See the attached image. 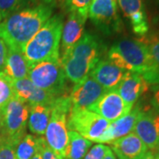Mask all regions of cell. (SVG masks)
<instances>
[{"label":"cell","mask_w":159,"mask_h":159,"mask_svg":"<svg viewBox=\"0 0 159 159\" xmlns=\"http://www.w3.org/2000/svg\"><path fill=\"white\" fill-rule=\"evenodd\" d=\"M157 4L159 5V0H157Z\"/></svg>","instance_id":"obj_41"},{"label":"cell","mask_w":159,"mask_h":159,"mask_svg":"<svg viewBox=\"0 0 159 159\" xmlns=\"http://www.w3.org/2000/svg\"><path fill=\"white\" fill-rule=\"evenodd\" d=\"M65 1H66V0H64V2H65Z\"/></svg>","instance_id":"obj_42"},{"label":"cell","mask_w":159,"mask_h":159,"mask_svg":"<svg viewBox=\"0 0 159 159\" xmlns=\"http://www.w3.org/2000/svg\"><path fill=\"white\" fill-rule=\"evenodd\" d=\"M111 122L86 109L71 107L66 118L68 131H74L92 142H96Z\"/></svg>","instance_id":"obj_8"},{"label":"cell","mask_w":159,"mask_h":159,"mask_svg":"<svg viewBox=\"0 0 159 159\" xmlns=\"http://www.w3.org/2000/svg\"><path fill=\"white\" fill-rule=\"evenodd\" d=\"M141 109L139 107L132 109L129 113L121 117L120 119L111 122L108 128L97 142V143H111L121 137L125 136L134 131L136 120L140 115Z\"/></svg>","instance_id":"obj_18"},{"label":"cell","mask_w":159,"mask_h":159,"mask_svg":"<svg viewBox=\"0 0 159 159\" xmlns=\"http://www.w3.org/2000/svg\"><path fill=\"white\" fill-rule=\"evenodd\" d=\"M14 152L16 159H32L35 154L38 153L37 137L31 134H25L15 146Z\"/></svg>","instance_id":"obj_23"},{"label":"cell","mask_w":159,"mask_h":159,"mask_svg":"<svg viewBox=\"0 0 159 159\" xmlns=\"http://www.w3.org/2000/svg\"><path fill=\"white\" fill-rule=\"evenodd\" d=\"M119 8L131 24L133 32L144 36L148 32V16L143 0H117Z\"/></svg>","instance_id":"obj_15"},{"label":"cell","mask_w":159,"mask_h":159,"mask_svg":"<svg viewBox=\"0 0 159 159\" xmlns=\"http://www.w3.org/2000/svg\"><path fill=\"white\" fill-rule=\"evenodd\" d=\"M88 18L80 15L78 12L72 11L66 24L64 25L61 35V48L59 49V58L63 59L70 53L74 47L82 37L85 22Z\"/></svg>","instance_id":"obj_13"},{"label":"cell","mask_w":159,"mask_h":159,"mask_svg":"<svg viewBox=\"0 0 159 159\" xmlns=\"http://www.w3.org/2000/svg\"><path fill=\"white\" fill-rule=\"evenodd\" d=\"M2 20H3V18H2V16H1V14H0V22L2 21Z\"/></svg>","instance_id":"obj_40"},{"label":"cell","mask_w":159,"mask_h":159,"mask_svg":"<svg viewBox=\"0 0 159 159\" xmlns=\"http://www.w3.org/2000/svg\"><path fill=\"white\" fill-rule=\"evenodd\" d=\"M144 43L148 46V51L150 52L151 56L154 58V60L159 66V39H157V38L149 39L147 41V43Z\"/></svg>","instance_id":"obj_30"},{"label":"cell","mask_w":159,"mask_h":159,"mask_svg":"<svg viewBox=\"0 0 159 159\" xmlns=\"http://www.w3.org/2000/svg\"><path fill=\"white\" fill-rule=\"evenodd\" d=\"M133 106L127 104L117 90L107 91L89 111L101 116L109 122H113L129 113Z\"/></svg>","instance_id":"obj_10"},{"label":"cell","mask_w":159,"mask_h":159,"mask_svg":"<svg viewBox=\"0 0 159 159\" xmlns=\"http://www.w3.org/2000/svg\"><path fill=\"white\" fill-rule=\"evenodd\" d=\"M103 159H117V157H115V155H114V153L112 152V150H111V148H109V150L107 151V153L105 154Z\"/></svg>","instance_id":"obj_35"},{"label":"cell","mask_w":159,"mask_h":159,"mask_svg":"<svg viewBox=\"0 0 159 159\" xmlns=\"http://www.w3.org/2000/svg\"><path fill=\"white\" fill-rule=\"evenodd\" d=\"M29 105L15 96L1 111V134L3 141L16 146L25 136L28 125Z\"/></svg>","instance_id":"obj_6"},{"label":"cell","mask_w":159,"mask_h":159,"mask_svg":"<svg viewBox=\"0 0 159 159\" xmlns=\"http://www.w3.org/2000/svg\"><path fill=\"white\" fill-rule=\"evenodd\" d=\"M29 66L26 61L23 52L17 49L7 47L6 67L4 74L11 80L28 78Z\"/></svg>","instance_id":"obj_20"},{"label":"cell","mask_w":159,"mask_h":159,"mask_svg":"<svg viewBox=\"0 0 159 159\" xmlns=\"http://www.w3.org/2000/svg\"><path fill=\"white\" fill-rule=\"evenodd\" d=\"M152 104L154 108L156 109L157 112L159 114V89L155 92L153 98H152Z\"/></svg>","instance_id":"obj_32"},{"label":"cell","mask_w":159,"mask_h":159,"mask_svg":"<svg viewBox=\"0 0 159 159\" xmlns=\"http://www.w3.org/2000/svg\"><path fill=\"white\" fill-rule=\"evenodd\" d=\"M51 107L47 105L36 104L29 106V130L36 135H43L45 134L49 120L51 118Z\"/></svg>","instance_id":"obj_21"},{"label":"cell","mask_w":159,"mask_h":159,"mask_svg":"<svg viewBox=\"0 0 159 159\" xmlns=\"http://www.w3.org/2000/svg\"><path fill=\"white\" fill-rule=\"evenodd\" d=\"M110 145V148L118 159H140L148 152L147 146L134 132L114 141Z\"/></svg>","instance_id":"obj_17"},{"label":"cell","mask_w":159,"mask_h":159,"mask_svg":"<svg viewBox=\"0 0 159 159\" xmlns=\"http://www.w3.org/2000/svg\"><path fill=\"white\" fill-rule=\"evenodd\" d=\"M11 80L15 97L29 106L42 104L51 107L57 98L36 87L29 78Z\"/></svg>","instance_id":"obj_12"},{"label":"cell","mask_w":159,"mask_h":159,"mask_svg":"<svg viewBox=\"0 0 159 159\" xmlns=\"http://www.w3.org/2000/svg\"><path fill=\"white\" fill-rule=\"evenodd\" d=\"M0 131H1V112H0Z\"/></svg>","instance_id":"obj_39"},{"label":"cell","mask_w":159,"mask_h":159,"mask_svg":"<svg viewBox=\"0 0 159 159\" xmlns=\"http://www.w3.org/2000/svg\"><path fill=\"white\" fill-rule=\"evenodd\" d=\"M63 27L62 16H51L26 44L22 52L29 67L44 61H60L59 49Z\"/></svg>","instance_id":"obj_4"},{"label":"cell","mask_w":159,"mask_h":159,"mask_svg":"<svg viewBox=\"0 0 159 159\" xmlns=\"http://www.w3.org/2000/svg\"><path fill=\"white\" fill-rule=\"evenodd\" d=\"M32 159H42L41 158V156L39 155V153H36L34 155V157H32Z\"/></svg>","instance_id":"obj_36"},{"label":"cell","mask_w":159,"mask_h":159,"mask_svg":"<svg viewBox=\"0 0 159 159\" xmlns=\"http://www.w3.org/2000/svg\"><path fill=\"white\" fill-rule=\"evenodd\" d=\"M154 151H155V152L159 156V142H158V144H157V148H156V149H155Z\"/></svg>","instance_id":"obj_37"},{"label":"cell","mask_w":159,"mask_h":159,"mask_svg":"<svg viewBox=\"0 0 159 159\" xmlns=\"http://www.w3.org/2000/svg\"><path fill=\"white\" fill-rule=\"evenodd\" d=\"M88 18L103 34H113L122 29L117 0H92Z\"/></svg>","instance_id":"obj_9"},{"label":"cell","mask_w":159,"mask_h":159,"mask_svg":"<svg viewBox=\"0 0 159 159\" xmlns=\"http://www.w3.org/2000/svg\"><path fill=\"white\" fill-rule=\"evenodd\" d=\"M52 6L38 4L17 11L0 22V37L8 48L23 51L26 44L51 17Z\"/></svg>","instance_id":"obj_1"},{"label":"cell","mask_w":159,"mask_h":159,"mask_svg":"<svg viewBox=\"0 0 159 159\" xmlns=\"http://www.w3.org/2000/svg\"><path fill=\"white\" fill-rule=\"evenodd\" d=\"M109 148L110 147L108 146L98 143L97 145H94L90 149H89L83 159H103Z\"/></svg>","instance_id":"obj_27"},{"label":"cell","mask_w":159,"mask_h":159,"mask_svg":"<svg viewBox=\"0 0 159 159\" xmlns=\"http://www.w3.org/2000/svg\"><path fill=\"white\" fill-rule=\"evenodd\" d=\"M14 96L11 79L4 73L0 74V112Z\"/></svg>","instance_id":"obj_24"},{"label":"cell","mask_w":159,"mask_h":159,"mask_svg":"<svg viewBox=\"0 0 159 159\" xmlns=\"http://www.w3.org/2000/svg\"><path fill=\"white\" fill-rule=\"evenodd\" d=\"M13 144L3 141L0 144V159H16Z\"/></svg>","instance_id":"obj_29"},{"label":"cell","mask_w":159,"mask_h":159,"mask_svg":"<svg viewBox=\"0 0 159 159\" xmlns=\"http://www.w3.org/2000/svg\"><path fill=\"white\" fill-rule=\"evenodd\" d=\"M101 53L102 42L97 35L85 32L68 55L60 59L66 79L77 84L89 76L101 60Z\"/></svg>","instance_id":"obj_3"},{"label":"cell","mask_w":159,"mask_h":159,"mask_svg":"<svg viewBox=\"0 0 159 159\" xmlns=\"http://www.w3.org/2000/svg\"><path fill=\"white\" fill-rule=\"evenodd\" d=\"M127 72L119 68L109 59L100 60L89 76L106 91L116 90Z\"/></svg>","instance_id":"obj_16"},{"label":"cell","mask_w":159,"mask_h":159,"mask_svg":"<svg viewBox=\"0 0 159 159\" xmlns=\"http://www.w3.org/2000/svg\"><path fill=\"white\" fill-rule=\"evenodd\" d=\"M108 59L119 68L141 75L148 85L159 84V66L142 41L119 40L109 50Z\"/></svg>","instance_id":"obj_2"},{"label":"cell","mask_w":159,"mask_h":159,"mask_svg":"<svg viewBox=\"0 0 159 159\" xmlns=\"http://www.w3.org/2000/svg\"><path fill=\"white\" fill-rule=\"evenodd\" d=\"M7 46L3 39L0 37V74H3L6 67Z\"/></svg>","instance_id":"obj_31"},{"label":"cell","mask_w":159,"mask_h":159,"mask_svg":"<svg viewBox=\"0 0 159 159\" xmlns=\"http://www.w3.org/2000/svg\"><path fill=\"white\" fill-rule=\"evenodd\" d=\"M35 1L40 2V5H46V6H50L53 7L57 0H35Z\"/></svg>","instance_id":"obj_34"},{"label":"cell","mask_w":159,"mask_h":159,"mask_svg":"<svg viewBox=\"0 0 159 159\" xmlns=\"http://www.w3.org/2000/svg\"><path fill=\"white\" fill-rule=\"evenodd\" d=\"M28 78L36 87L56 97L66 89V77L60 61H44L30 66Z\"/></svg>","instance_id":"obj_7"},{"label":"cell","mask_w":159,"mask_h":159,"mask_svg":"<svg viewBox=\"0 0 159 159\" xmlns=\"http://www.w3.org/2000/svg\"><path fill=\"white\" fill-rule=\"evenodd\" d=\"M71 107L70 97L66 96L57 97L51 106V118L44 134L47 145L60 159H65L68 145L66 118Z\"/></svg>","instance_id":"obj_5"},{"label":"cell","mask_w":159,"mask_h":159,"mask_svg":"<svg viewBox=\"0 0 159 159\" xmlns=\"http://www.w3.org/2000/svg\"><path fill=\"white\" fill-rule=\"evenodd\" d=\"M3 142V136H2V134H1V133H0V144H1V142Z\"/></svg>","instance_id":"obj_38"},{"label":"cell","mask_w":159,"mask_h":159,"mask_svg":"<svg viewBox=\"0 0 159 159\" xmlns=\"http://www.w3.org/2000/svg\"><path fill=\"white\" fill-rule=\"evenodd\" d=\"M106 92L92 77L88 76L75 84L69 96L72 107L89 110Z\"/></svg>","instance_id":"obj_11"},{"label":"cell","mask_w":159,"mask_h":159,"mask_svg":"<svg viewBox=\"0 0 159 159\" xmlns=\"http://www.w3.org/2000/svg\"><path fill=\"white\" fill-rule=\"evenodd\" d=\"M38 140V153L42 159H60L54 153L51 148L47 145L44 138L42 136L37 137Z\"/></svg>","instance_id":"obj_28"},{"label":"cell","mask_w":159,"mask_h":159,"mask_svg":"<svg viewBox=\"0 0 159 159\" xmlns=\"http://www.w3.org/2000/svg\"><path fill=\"white\" fill-rule=\"evenodd\" d=\"M68 139L65 159L84 158L85 155L92 146V142L74 131H68Z\"/></svg>","instance_id":"obj_22"},{"label":"cell","mask_w":159,"mask_h":159,"mask_svg":"<svg viewBox=\"0 0 159 159\" xmlns=\"http://www.w3.org/2000/svg\"><path fill=\"white\" fill-rule=\"evenodd\" d=\"M24 0H0V14L6 19L11 13L17 11Z\"/></svg>","instance_id":"obj_26"},{"label":"cell","mask_w":159,"mask_h":159,"mask_svg":"<svg viewBox=\"0 0 159 159\" xmlns=\"http://www.w3.org/2000/svg\"><path fill=\"white\" fill-rule=\"evenodd\" d=\"M140 159H159V156L155 151H148Z\"/></svg>","instance_id":"obj_33"},{"label":"cell","mask_w":159,"mask_h":159,"mask_svg":"<svg viewBox=\"0 0 159 159\" xmlns=\"http://www.w3.org/2000/svg\"><path fill=\"white\" fill-rule=\"evenodd\" d=\"M148 84L141 75L127 72L116 90L125 102L134 106L138 98L148 90Z\"/></svg>","instance_id":"obj_19"},{"label":"cell","mask_w":159,"mask_h":159,"mask_svg":"<svg viewBox=\"0 0 159 159\" xmlns=\"http://www.w3.org/2000/svg\"><path fill=\"white\" fill-rule=\"evenodd\" d=\"M133 132L154 151L159 142V114L141 111Z\"/></svg>","instance_id":"obj_14"},{"label":"cell","mask_w":159,"mask_h":159,"mask_svg":"<svg viewBox=\"0 0 159 159\" xmlns=\"http://www.w3.org/2000/svg\"><path fill=\"white\" fill-rule=\"evenodd\" d=\"M92 0H66L65 6L70 12L75 11L80 15L88 18L89 9Z\"/></svg>","instance_id":"obj_25"}]
</instances>
